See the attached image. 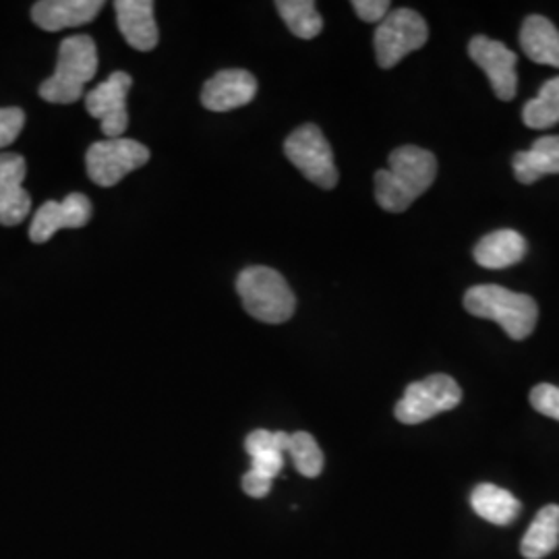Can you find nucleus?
<instances>
[{
	"label": "nucleus",
	"instance_id": "obj_6",
	"mask_svg": "<svg viewBox=\"0 0 559 559\" xmlns=\"http://www.w3.org/2000/svg\"><path fill=\"white\" fill-rule=\"evenodd\" d=\"M284 154L293 162L302 177L321 189L338 185V168L334 152L318 124H302L284 141Z\"/></svg>",
	"mask_w": 559,
	"mask_h": 559
},
{
	"label": "nucleus",
	"instance_id": "obj_1",
	"mask_svg": "<svg viewBox=\"0 0 559 559\" xmlns=\"http://www.w3.org/2000/svg\"><path fill=\"white\" fill-rule=\"evenodd\" d=\"M388 162L390 168L376 173V200L385 212L402 214L433 185L438 160L429 150L402 145Z\"/></svg>",
	"mask_w": 559,
	"mask_h": 559
},
{
	"label": "nucleus",
	"instance_id": "obj_20",
	"mask_svg": "<svg viewBox=\"0 0 559 559\" xmlns=\"http://www.w3.org/2000/svg\"><path fill=\"white\" fill-rule=\"evenodd\" d=\"M471 506L475 510V514L491 524L506 526L512 524L519 519L522 503H520L510 491L501 489L498 485L491 483H480L475 487L473 496H471Z\"/></svg>",
	"mask_w": 559,
	"mask_h": 559
},
{
	"label": "nucleus",
	"instance_id": "obj_12",
	"mask_svg": "<svg viewBox=\"0 0 559 559\" xmlns=\"http://www.w3.org/2000/svg\"><path fill=\"white\" fill-rule=\"evenodd\" d=\"M258 80L245 69H226L203 85L201 104L212 112H228L253 102Z\"/></svg>",
	"mask_w": 559,
	"mask_h": 559
},
{
	"label": "nucleus",
	"instance_id": "obj_28",
	"mask_svg": "<svg viewBox=\"0 0 559 559\" xmlns=\"http://www.w3.org/2000/svg\"><path fill=\"white\" fill-rule=\"evenodd\" d=\"M270 489H272V480L263 479V477L251 473V471L245 473V477H242V491H245L249 498H255V500L267 498Z\"/></svg>",
	"mask_w": 559,
	"mask_h": 559
},
{
	"label": "nucleus",
	"instance_id": "obj_16",
	"mask_svg": "<svg viewBox=\"0 0 559 559\" xmlns=\"http://www.w3.org/2000/svg\"><path fill=\"white\" fill-rule=\"evenodd\" d=\"M288 441H290V433L286 431H267V429L251 431L245 440V450L251 456L249 471L274 483L284 468V454L288 452Z\"/></svg>",
	"mask_w": 559,
	"mask_h": 559
},
{
	"label": "nucleus",
	"instance_id": "obj_8",
	"mask_svg": "<svg viewBox=\"0 0 559 559\" xmlns=\"http://www.w3.org/2000/svg\"><path fill=\"white\" fill-rule=\"evenodd\" d=\"M150 162V150L140 141L119 140L96 141L87 154V175L98 187H115L129 173L138 170Z\"/></svg>",
	"mask_w": 559,
	"mask_h": 559
},
{
	"label": "nucleus",
	"instance_id": "obj_24",
	"mask_svg": "<svg viewBox=\"0 0 559 559\" xmlns=\"http://www.w3.org/2000/svg\"><path fill=\"white\" fill-rule=\"evenodd\" d=\"M286 454H290L299 475L307 479L320 477L321 471H323V452H321L320 443L311 433H307V431L290 433Z\"/></svg>",
	"mask_w": 559,
	"mask_h": 559
},
{
	"label": "nucleus",
	"instance_id": "obj_7",
	"mask_svg": "<svg viewBox=\"0 0 559 559\" xmlns=\"http://www.w3.org/2000/svg\"><path fill=\"white\" fill-rule=\"evenodd\" d=\"M429 27L427 21L413 9L390 11L376 29V57L381 69H392L406 55L415 52L427 44Z\"/></svg>",
	"mask_w": 559,
	"mask_h": 559
},
{
	"label": "nucleus",
	"instance_id": "obj_27",
	"mask_svg": "<svg viewBox=\"0 0 559 559\" xmlns=\"http://www.w3.org/2000/svg\"><path fill=\"white\" fill-rule=\"evenodd\" d=\"M390 2L388 0H355L353 9L359 15L360 20L367 23H381L390 13Z\"/></svg>",
	"mask_w": 559,
	"mask_h": 559
},
{
	"label": "nucleus",
	"instance_id": "obj_3",
	"mask_svg": "<svg viewBox=\"0 0 559 559\" xmlns=\"http://www.w3.org/2000/svg\"><path fill=\"white\" fill-rule=\"evenodd\" d=\"M98 50L90 36H71L59 48L57 71L40 85L41 100L50 104H73L80 100L85 85L96 78Z\"/></svg>",
	"mask_w": 559,
	"mask_h": 559
},
{
	"label": "nucleus",
	"instance_id": "obj_17",
	"mask_svg": "<svg viewBox=\"0 0 559 559\" xmlns=\"http://www.w3.org/2000/svg\"><path fill=\"white\" fill-rule=\"evenodd\" d=\"M526 251H528V245L520 233L512 228H501V230H493L487 237H483L477 242L473 255L480 267L503 270V267L516 265L524 260Z\"/></svg>",
	"mask_w": 559,
	"mask_h": 559
},
{
	"label": "nucleus",
	"instance_id": "obj_11",
	"mask_svg": "<svg viewBox=\"0 0 559 559\" xmlns=\"http://www.w3.org/2000/svg\"><path fill=\"white\" fill-rule=\"evenodd\" d=\"M92 218V201L81 193H71L62 201H46L29 226V239L46 242L62 228H83Z\"/></svg>",
	"mask_w": 559,
	"mask_h": 559
},
{
	"label": "nucleus",
	"instance_id": "obj_4",
	"mask_svg": "<svg viewBox=\"0 0 559 559\" xmlns=\"http://www.w3.org/2000/svg\"><path fill=\"white\" fill-rule=\"evenodd\" d=\"M237 293L247 313L263 323H284L295 316L297 299L284 276L265 265L242 270Z\"/></svg>",
	"mask_w": 559,
	"mask_h": 559
},
{
	"label": "nucleus",
	"instance_id": "obj_14",
	"mask_svg": "<svg viewBox=\"0 0 559 559\" xmlns=\"http://www.w3.org/2000/svg\"><path fill=\"white\" fill-rule=\"evenodd\" d=\"M115 11L120 34L129 41V46L141 52L154 50L158 46L160 34L152 0H117Z\"/></svg>",
	"mask_w": 559,
	"mask_h": 559
},
{
	"label": "nucleus",
	"instance_id": "obj_10",
	"mask_svg": "<svg viewBox=\"0 0 559 559\" xmlns=\"http://www.w3.org/2000/svg\"><path fill=\"white\" fill-rule=\"evenodd\" d=\"M468 55L473 62L485 71L496 96L503 102L514 100L519 90V57L506 44L491 40L487 36H475L468 44Z\"/></svg>",
	"mask_w": 559,
	"mask_h": 559
},
{
	"label": "nucleus",
	"instance_id": "obj_25",
	"mask_svg": "<svg viewBox=\"0 0 559 559\" xmlns=\"http://www.w3.org/2000/svg\"><path fill=\"white\" fill-rule=\"evenodd\" d=\"M531 404L543 417L559 420V388L551 383H539L531 392Z\"/></svg>",
	"mask_w": 559,
	"mask_h": 559
},
{
	"label": "nucleus",
	"instance_id": "obj_2",
	"mask_svg": "<svg viewBox=\"0 0 559 559\" xmlns=\"http://www.w3.org/2000/svg\"><path fill=\"white\" fill-rule=\"evenodd\" d=\"M464 309L480 320L500 323L501 330L512 340L528 338L539 320L537 300L496 284L468 288L464 295Z\"/></svg>",
	"mask_w": 559,
	"mask_h": 559
},
{
	"label": "nucleus",
	"instance_id": "obj_19",
	"mask_svg": "<svg viewBox=\"0 0 559 559\" xmlns=\"http://www.w3.org/2000/svg\"><path fill=\"white\" fill-rule=\"evenodd\" d=\"M512 166L522 185H533L545 175H559V135H547L535 141L531 150L514 156Z\"/></svg>",
	"mask_w": 559,
	"mask_h": 559
},
{
	"label": "nucleus",
	"instance_id": "obj_26",
	"mask_svg": "<svg viewBox=\"0 0 559 559\" xmlns=\"http://www.w3.org/2000/svg\"><path fill=\"white\" fill-rule=\"evenodd\" d=\"M25 124V112L21 108H0V147L11 145L20 138L21 129Z\"/></svg>",
	"mask_w": 559,
	"mask_h": 559
},
{
	"label": "nucleus",
	"instance_id": "obj_9",
	"mask_svg": "<svg viewBox=\"0 0 559 559\" xmlns=\"http://www.w3.org/2000/svg\"><path fill=\"white\" fill-rule=\"evenodd\" d=\"M131 85L133 80L129 73L115 71L108 80L85 94V110L90 117L100 120L106 140H119L129 127L127 94Z\"/></svg>",
	"mask_w": 559,
	"mask_h": 559
},
{
	"label": "nucleus",
	"instance_id": "obj_23",
	"mask_svg": "<svg viewBox=\"0 0 559 559\" xmlns=\"http://www.w3.org/2000/svg\"><path fill=\"white\" fill-rule=\"evenodd\" d=\"M522 120L531 129H551L559 122V78L543 83L539 96L524 104Z\"/></svg>",
	"mask_w": 559,
	"mask_h": 559
},
{
	"label": "nucleus",
	"instance_id": "obj_15",
	"mask_svg": "<svg viewBox=\"0 0 559 559\" xmlns=\"http://www.w3.org/2000/svg\"><path fill=\"white\" fill-rule=\"evenodd\" d=\"M102 9V0H40L32 9V20L46 32H60L90 23Z\"/></svg>",
	"mask_w": 559,
	"mask_h": 559
},
{
	"label": "nucleus",
	"instance_id": "obj_21",
	"mask_svg": "<svg viewBox=\"0 0 559 559\" xmlns=\"http://www.w3.org/2000/svg\"><path fill=\"white\" fill-rule=\"evenodd\" d=\"M559 545V506L551 503L540 508L539 514L526 531L520 551L526 559L547 558Z\"/></svg>",
	"mask_w": 559,
	"mask_h": 559
},
{
	"label": "nucleus",
	"instance_id": "obj_18",
	"mask_svg": "<svg viewBox=\"0 0 559 559\" xmlns=\"http://www.w3.org/2000/svg\"><path fill=\"white\" fill-rule=\"evenodd\" d=\"M520 48L533 62L559 69V29L547 17H526L520 29Z\"/></svg>",
	"mask_w": 559,
	"mask_h": 559
},
{
	"label": "nucleus",
	"instance_id": "obj_22",
	"mask_svg": "<svg viewBox=\"0 0 559 559\" xmlns=\"http://www.w3.org/2000/svg\"><path fill=\"white\" fill-rule=\"evenodd\" d=\"M276 9L286 27L300 40H313L320 36L323 20L313 0H278Z\"/></svg>",
	"mask_w": 559,
	"mask_h": 559
},
{
	"label": "nucleus",
	"instance_id": "obj_5",
	"mask_svg": "<svg viewBox=\"0 0 559 559\" xmlns=\"http://www.w3.org/2000/svg\"><path fill=\"white\" fill-rule=\"evenodd\" d=\"M462 402V390L459 381L443 373L429 376L425 380L415 381L404 390L394 415L404 425H419L433 419L441 413L454 411Z\"/></svg>",
	"mask_w": 559,
	"mask_h": 559
},
{
	"label": "nucleus",
	"instance_id": "obj_13",
	"mask_svg": "<svg viewBox=\"0 0 559 559\" xmlns=\"http://www.w3.org/2000/svg\"><path fill=\"white\" fill-rule=\"evenodd\" d=\"M27 164L20 154H0V224L17 226L32 210V198L23 189Z\"/></svg>",
	"mask_w": 559,
	"mask_h": 559
}]
</instances>
